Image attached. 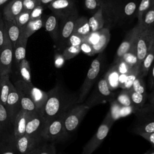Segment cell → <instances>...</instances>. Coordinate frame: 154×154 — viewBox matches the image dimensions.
I'll list each match as a JSON object with an SVG mask.
<instances>
[{
	"instance_id": "obj_1",
	"label": "cell",
	"mask_w": 154,
	"mask_h": 154,
	"mask_svg": "<svg viewBox=\"0 0 154 154\" xmlns=\"http://www.w3.org/2000/svg\"><path fill=\"white\" fill-rule=\"evenodd\" d=\"M48 93V99L41 111L46 122L64 115L77 103L78 93L66 89L60 84H57Z\"/></svg>"
},
{
	"instance_id": "obj_2",
	"label": "cell",
	"mask_w": 154,
	"mask_h": 154,
	"mask_svg": "<svg viewBox=\"0 0 154 154\" xmlns=\"http://www.w3.org/2000/svg\"><path fill=\"white\" fill-rule=\"evenodd\" d=\"M103 61L102 52L99 53L97 57L93 60L88 69L87 76L78 91L77 103H83L87 97L90 91L96 81L99 78Z\"/></svg>"
},
{
	"instance_id": "obj_3",
	"label": "cell",
	"mask_w": 154,
	"mask_h": 154,
	"mask_svg": "<svg viewBox=\"0 0 154 154\" xmlns=\"http://www.w3.org/2000/svg\"><path fill=\"white\" fill-rule=\"evenodd\" d=\"M90 109L83 102L73 105L66 112L63 122L67 137L77 129Z\"/></svg>"
},
{
	"instance_id": "obj_4",
	"label": "cell",
	"mask_w": 154,
	"mask_h": 154,
	"mask_svg": "<svg viewBox=\"0 0 154 154\" xmlns=\"http://www.w3.org/2000/svg\"><path fill=\"white\" fill-rule=\"evenodd\" d=\"M137 26V31L135 40L137 51V64L141 65L154 40L153 26L142 28Z\"/></svg>"
},
{
	"instance_id": "obj_5",
	"label": "cell",
	"mask_w": 154,
	"mask_h": 154,
	"mask_svg": "<svg viewBox=\"0 0 154 154\" xmlns=\"http://www.w3.org/2000/svg\"><path fill=\"white\" fill-rule=\"evenodd\" d=\"M114 99H115V94L109 89L103 76L97 82L95 88L84 103L91 109L97 105L109 102Z\"/></svg>"
},
{
	"instance_id": "obj_6",
	"label": "cell",
	"mask_w": 154,
	"mask_h": 154,
	"mask_svg": "<svg viewBox=\"0 0 154 154\" xmlns=\"http://www.w3.org/2000/svg\"><path fill=\"white\" fill-rule=\"evenodd\" d=\"M13 85L18 91L23 93L32 100L38 111L41 113L48 99V92L35 87L32 82H28L22 79L17 80Z\"/></svg>"
},
{
	"instance_id": "obj_7",
	"label": "cell",
	"mask_w": 154,
	"mask_h": 154,
	"mask_svg": "<svg viewBox=\"0 0 154 154\" xmlns=\"http://www.w3.org/2000/svg\"><path fill=\"white\" fill-rule=\"evenodd\" d=\"M114 123L108 111L96 133L83 147L81 154H91L94 152L103 141Z\"/></svg>"
},
{
	"instance_id": "obj_8",
	"label": "cell",
	"mask_w": 154,
	"mask_h": 154,
	"mask_svg": "<svg viewBox=\"0 0 154 154\" xmlns=\"http://www.w3.org/2000/svg\"><path fill=\"white\" fill-rule=\"evenodd\" d=\"M64 114L46 122L41 134L42 140L53 143L67 137L63 122Z\"/></svg>"
},
{
	"instance_id": "obj_9",
	"label": "cell",
	"mask_w": 154,
	"mask_h": 154,
	"mask_svg": "<svg viewBox=\"0 0 154 154\" xmlns=\"http://www.w3.org/2000/svg\"><path fill=\"white\" fill-rule=\"evenodd\" d=\"M78 17V12L76 8L67 17L61 20V23L59 27V37L57 43L58 48L63 49L66 46L67 40L73 32L75 24Z\"/></svg>"
},
{
	"instance_id": "obj_10",
	"label": "cell",
	"mask_w": 154,
	"mask_h": 154,
	"mask_svg": "<svg viewBox=\"0 0 154 154\" xmlns=\"http://www.w3.org/2000/svg\"><path fill=\"white\" fill-rule=\"evenodd\" d=\"M13 60V47L6 34L4 43L0 48V76L10 74L12 70Z\"/></svg>"
},
{
	"instance_id": "obj_11",
	"label": "cell",
	"mask_w": 154,
	"mask_h": 154,
	"mask_svg": "<svg viewBox=\"0 0 154 154\" xmlns=\"http://www.w3.org/2000/svg\"><path fill=\"white\" fill-rule=\"evenodd\" d=\"M47 7L59 20L66 18L76 8L75 0H54Z\"/></svg>"
},
{
	"instance_id": "obj_12",
	"label": "cell",
	"mask_w": 154,
	"mask_h": 154,
	"mask_svg": "<svg viewBox=\"0 0 154 154\" xmlns=\"http://www.w3.org/2000/svg\"><path fill=\"white\" fill-rule=\"evenodd\" d=\"M45 123L46 121L40 112L32 113L26 123L25 134L42 140L41 134Z\"/></svg>"
},
{
	"instance_id": "obj_13",
	"label": "cell",
	"mask_w": 154,
	"mask_h": 154,
	"mask_svg": "<svg viewBox=\"0 0 154 154\" xmlns=\"http://www.w3.org/2000/svg\"><path fill=\"white\" fill-rule=\"evenodd\" d=\"M137 116L138 121L134 128V133L140 135L154 132V111H148Z\"/></svg>"
},
{
	"instance_id": "obj_14",
	"label": "cell",
	"mask_w": 154,
	"mask_h": 154,
	"mask_svg": "<svg viewBox=\"0 0 154 154\" xmlns=\"http://www.w3.org/2000/svg\"><path fill=\"white\" fill-rule=\"evenodd\" d=\"M137 31V26L131 29L126 35L123 42L119 46L114 61V64H117L123 57L134 46Z\"/></svg>"
},
{
	"instance_id": "obj_15",
	"label": "cell",
	"mask_w": 154,
	"mask_h": 154,
	"mask_svg": "<svg viewBox=\"0 0 154 154\" xmlns=\"http://www.w3.org/2000/svg\"><path fill=\"white\" fill-rule=\"evenodd\" d=\"M5 106L13 124L15 117L21 110L19 95L13 84L11 85Z\"/></svg>"
},
{
	"instance_id": "obj_16",
	"label": "cell",
	"mask_w": 154,
	"mask_h": 154,
	"mask_svg": "<svg viewBox=\"0 0 154 154\" xmlns=\"http://www.w3.org/2000/svg\"><path fill=\"white\" fill-rule=\"evenodd\" d=\"M16 145L19 154H28L39 145L41 140L37 139L26 134L15 138Z\"/></svg>"
},
{
	"instance_id": "obj_17",
	"label": "cell",
	"mask_w": 154,
	"mask_h": 154,
	"mask_svg": "<svg viewBox=\"0 0 154 154\" xmlns=\"http://www.w3.org/2000/svg\"><path fill=\"white\" fill-rule=\"evenodd\" d=\"M31 114L21 109L15 117L13 123V131L15 138H17L25 134L26 123Z\"/></svg>"
},
{
	"instance_id": "obj_18",
	"label": "cell",
	"mask_w": 154,
	"mask_h": 154,
	"mask_svg": "<svg viewBox=\"0 0 154 154\" xmlns=\"http://www.w3.org/2000/svg\"><path fill=\"white\" fill-rule=\"evenodd\" d=\"M28 38H26L24 34L23 29L20 28V34L19 37L16 43V45L13 49V59L15 65L17 67L19 63L24 58L26 55V48L28 42Z\"/></svg>"
},
{
	"instance_id": "obj_19",
	"label": "cell",
	"mask_w": 154,
	"mask_h": 154,
	"mask_svg": "<svg viewBox=\"0 0 154 154\" xmlns=\"http://www.w3.org/2000/svg\"><path fill=\"white\" fill-rule=\"evenodd\" d=\"M23 10V0H11L4 8L3 19L5 20L15 19Z\"/></svg>"
},
{
	"instance_id": "obj_20",
	"label": "cell",
	"mask_w": 154,
	"mask_h": 154,
	"mask_svg": "<svg viewBox=\"0 0 154 154\" xmlns=\"http://www.w3.org/2000/svg\"><path fill=\"white\" fill-rule=\"evenodd\" d=\"M0 154H19L13 133L4 135L0 141Z\"/></svg>"
},
{
	"instance_id": "obj_21",
	"label": "cell",
	"mask_w": 154,
	"mask_h": 154,
	"mask_svg": "<svg viewBox=\"0 0 154 154\" xmlns=\"http://www.w3.org/2000/svg\"><path fill=\"white\" fill-rule=\"evenodd\" d=\"M59 19L54 14L48 16L45 22L46 31L49 34L55 43H58L59 37Z\"/></svg>"
},
{
	"instance_id": "obj_22",
	"label": "cell",
	"mask_w": 154,
	"mask_h": 154,
	"mask_svg": "<svg viewBox=\"0 0 154 154\" xmlns=\"http://www.w3.org/2000/svg\"><path fill=\"white\" fill-rule=\"evenodd\" d=\"M98 32V38L94 44L92 45L94 54L103 52L108 45L110 40V31L108 28H103Z\"/></svg>"
},
{
	"instance_id": "obj_23",
	"label": "cell",
	"mask_w": 154,
	"mask_h": 154,
	"mask_svg": "<svg viewBox=\"0 0 154 154\" xmlns=\"http://www.w3.org/2000/svg\"><path fill=\"white\" fill-rule=\"evenodd\" d=\"M91 32L88 23V19L84 16L78 17L76 20L72 34L82 37V38H86L88 37Z\"/></svg>"
},
{
	"instance_id": "obj_24",
	"label": "cell",
	"mask_w": 154,
	"mask_h": 154,
	"mask_svg": "<svg viewBox=\"0 0 154 154\" xmlns=\"http://www.w3.org/2000/svg\"><path fill=\"white\" fill-rule=\"evenodd\" d=\"M138 5L135 1H129L123 4H120L119 22L132 17L135 13H137Z\"/></svg>"
},
{
	"instance_id": "obj_25",
	"label": "cell",
	"mask_w": 154,
	"mask_h": 154,
	"mask_svg": "<svg viewBox=\"0 0 154 154\" xmlns=\"http://www.w3.org/2000/svg\"><path fill=\"white\" fill-rule=\"evenodd\" d=\"M4 20L7 34L14 49L20 34V28L17 26L15 19L10 20Z\"/></svg>"
},
{
	"instance_id": "obj_26",
	"label": "cell",
	"mask_w": 154,
	"mask_h": 154,
	"mask_svg": "<svg viewBox=\"0 0 154 154\" xmlns=\"http://www.w3.org/2000/svg\"><path fill=\"white\" fill-rule=\"evenodd\" d=\"M119 75L117 64H114L106 73L104 77L109 89L112 91L119 87Z\"/></svg>"
},
{
	"instance_id": "obj_27",
	"label": "cell",
	"mask_w": 154,
	"mask_h": 154,
	"mask_svg": "<svg viewBox=\"0 0 154 154\" xmlns=\"http://www.w3.org/2000/svg\"><path fill=\"white\" fill-rule=\"evenodd\" d=\"M12 84L10 81V75L0 76V102L4 106L6 105Z\"/></svg>"
},
{
	"instance_id": "obj_28",
	"label": "cell",
	"mask_w": 154,
	"mask_h": 154,
	"mask_svg": "<svg viewBox=\"0 0 154 154\" xmlns=\"http://www.w3.org/2000/svg\"><path fill=\"white\" fill-rule=\"evenodd\" d=\"M88 23L92 32H95L104 28V18L101 8L95 11L93 15L88 19Z\"/></svg>"
},
{
	"instance_id": "obj_29",
	"label": "cell",
	"mask_w": 154,
	"mask_h": 154,
	"mask_svg": "<svg viewBox=\"0 0 154 154\" xmlns=\"http://www.w3.org/2000/svg\"><path fill=\"white\" fill-rule=\"evenodd\" d=\"M13 126L5 106L0 102V133L2 135L10 134L9 130Z\"/></svg>"
},
{
	"instance_id": "obj_30",
	"label": "cell",
	"mask_w": 154,
	"mask_h": 154,
	"mask_svg": "<svg viewBox=\"0 0 154 154\" xmlns=\"http://www.w3.org/2000/svg\"><path fill=\"white\" fill-rule=\"evenodd\" d=\"M153 60H154V40L141 64L140 72L139 75L140 76L143 78L144 76L147 75Z\"/></svg>"
},
{
	"instance_id": "obj_31",
	"label": "cell",
	"mask_w": 154,
	"mask_h": 154,
	"mask_svg": "<svg viewBox=\"0 0 154 154\" xmlns=\"http://www.w3.org/2000/svg\"><path fill=\"white\" fill-rule=\"evenodd\" d=\"M43 25V19L41 17H39L34 20H29V22L23 27L24 34L26 38H29L37 31L39 30Z\"/></svg>"
},
{
	"instance_id": "obj_32",
	"label": "cell",
	"mask_w": 154,
	"mask_h": 154,
	"mask_svg": "<svg viewBox=\"0 0 154 154\" xmlns=\"http://www.w3.org/2000/svg\"><path fill=\"white\" fill-rule=\"evenodd\" d=\"M17 67L20 79L23 80L28 82H31V68L29 61L26 59H23L19 64Z\"/></svg>"
},
{
	"instance_id": "obj_33",
	"label": "cell",
	"mask_w": 154,
	"mask_h": 154,
	"mask_svg": "<svg viewBox=\"0 0 154 154\" xmlns=\"http://www.w3.org/2000/svg\"><path fill=\"white\" fill-rule=\"evenodd\" d=\"M17 92L20 97L21 109H23L29 113H35L36 112H39L34 103L29 97H28L25 94L20 91H17Z\"/></svg>"
},
{
	"instance_id": "obj_34",
	"label": "cell",
	"mask_w": 154,
	"mask_h": 154,
	"mask_svg": "<svg viewBox=\"0 0 154 154\" xmlns=\"http://www.w3.org/2000/svg\"><path fill=\"white\" fill-rule=\"evenodd\" d=\"M129 96L132 101V105L135 107L141 109L145 106V102L148 97L147 94H143L137 93L131 88L128 90Z\"/></svg>"
},
{
	"instance_id": "obj_35",
	"label": "cell",
	"mask_w": 154,
	"mask_h": 154,
	"mask_svg": "<svg viewBox=\"0 0 154 154\" xmlns=\"http://www.w3.org/2000/svg\"><path fill=\"white\" fill-rule=\"evenodd\" d=\"M140 68H141V65H138L136 64L135 66H132L130 69V70L127 73L126 79L123 85L122 89L129 90V88H131L134 81L140 75Z\"/></svg>"
},
{
	"instance_id": "obj_36",
	"label": "cell",
	"mask_w": 154,
	"mask_h": 154,
	"mask_svg": "<svg viewBox=\"0 0 154 154\" xmlns=\"http://www.w3.org/2000/svg\"><path fill=\"white\" fill-rule=\"evenodd\" d=\"M154 22V4L144 13L140 22L137 25L142 28L153 26Z\"/></svg>"
},
{
	"instance_id": "obj_37",
	"label": "cell",
	"mask_w": 154,
	"mask_h": 154,
	"mask_svg": "<svg viewBox=\"0 0 154 154\" xmlns=\"http://www.w3.org/2000/svg\"><path fill=\"white\" fill-rule=\"evenodd\" d=\"M28 154H56V149L53 143L38 145Z\"/></svg>"
},
{
	"instance_id": "obj_38",
	"label": "cell",
	"mask_w": 154,
	"mask_h": 154,
	"mask_svg": "<svg viewBox=\"0 0 154 154\" xmlns=\"http://www.w3.org/2000/svg\"><path fill=\"white\" fill-rule=\"evenodd\" d=\"M154 4V0H141L138 5L137 16L139 23L144 13Z\"/></svg>"
},
{
	"instance_id": "obj_39",
	"label": "cell",
	"mask_w": 154,
	"mask_h": 154,
	"mask_svg": "<svg viewBox=\"0 0 154 154\" xmlns=\"http://www.w3.org/2000/svg\"><path fill=\"white\" fill-rule=\"evenodd\" d=\"M81 52L80 46H67L63 49L61 53L65 60H69L76 57Z\"/></svg>"
},
{
	"instance_id": "obj_40",
	"label": "cell",
	"mask_w": 154,
	"mask_h": 154,
	"mask_svg": "<svg viewBox=\"0 0 154 154\" xmlns=\"http://www.w3.org/2000/svg\"><path fill=\"white\" fill-rule=\"evenodd\" d=\"M122 59L125 61L131 67L137 64V51L135 46V43L133 48L128 52H127Z\"/></svg>"
},
{
	"instance_id": "obj_41",
	"label": "cell",
	"mask_w": 154,
	"mask_h": 154,
	"mask_svg": "<svg viewBox=\"0 0 154 154\" xmlns=\"http://www.w3.org/2000/svg\"><path fill=\"white\" fill-rule=\"evenodd\" d=\"M116 99L122 106L132 105V101L129 91L127 89H122Z\"/></svg>"
},
{
	"instance_id": "obj_42",
	"label": "cell",
	"mask_w": 154,
	"mask_h": 154,
	"mask_svg": "<svg viewBox=\"0 0 154 154\" xmlns=\"http://www.w3.org/2000/svg\"><path fill=\"white\" fill-rule=\"evenodd\" d=\"M31 11L23 10L22 12L18 14L15 18L17 26L20 28L25 26L30 20Z\"/></svg>"
},
{
	"instance_id": "obj_43",
	"label": "cell",
	"mask_w": 154,
	"mask_h": 154,
	"mask_svg": "<svg viewBox=\"0 0 154 154\" xmlns=\"http://www.w3.org/2000/svg\"><path fill=\"white\" fill-rule=\"evenodd\" d=\"M109 103L110 109L109 111L112 119L115 122L120 119V111L122 105L117 101L116 99L109 102Z\"/></svg>"
},
{
	"instance_id": "obj_44",
	"label": "cell",
	"mask_w": 154,
	"mask_h": 154,
	"mask_svg": "<svg viewBox=\"0 0 154 154\" xmlns=\"http://www.w3.org/2000/svg\"><path fill=\"white\" fill-rule=\"evenodd\" d=\"M131 88L137 93L143 94H147L143 77L140 76V75H138V76L134 81Z\"/></svg>"
},
{
	"instance_id": "obj_45",
	"label": "cell",
	"mask_w": 154,
	"mask_h": 154,
	"mask_svg": "<svg viewBox=\"0 0 154 154\" xmlns=\"http://www.w3.org/2000/svg\"><path fill=\"white\" fill-rule=\"evenodd\" d=\"M80 48H81V51H82L83 53H84L87 55L92 56L95 55L93 46H92V44L89 41L88 37L84 39V40L80 45Z\"/></svg>"
},
{
	"instance_id": "obj_46",
	"label": "cell",
	"mask_w": 154,
	"mask_h": 154,
	"mask_svg": "<svg viewBox=\"0 0 154 154\" xmlns=\"http://www.w3.org/2000/svg\"><path fill=\"white\" fill-rule=\"evenodd\" d=\"M84 38H82V37H80V36L77 35L76 34H72L67 40L66 46H70V45H72V46H80V45L81 44V43L82 42V41L84 40Z\"/></svg>"
},
{
	"instance_id": "obj_47",
	"label": "cell",
	"mask_w": 154,
	"mask_h": 154,
	"mask_svg": "<svg viewBox=\"0 0 154 154\" xmlns=\"http://www.w3.org/2000/svg\"><path fill=\"white\" fill-rule=\"evenodd\" d=\"M40 5V0H23V9L32 11L34 8Z\"/></svg>"
},
{
	"instance_id": "obj_48",
	"label": "cell",
	"mask_w": 154,
	"mask_h": 154,
	"mask_svg": "<svg viewBox=\"0 0 154 154\" xmlns=\"http://www.w3.org/2000/svg\"><path fill=\"white\" fill-rule=\"evenodd\" d=\"M85 8L90 11H96L99 8V5L96 0H84Z\"/></svg>"
},
{
	"instance_id": "obj_49",
	"label": "cell",
	"mask_w": 154,
	"mask_h": 154,
	"mask_svg": "<svg viewBox=\"0 0 154 154\" xmlns=\"http://www.w3.org/2000/svg\"><path fill=\"white\" fill-rule=\"evenodd\" d=\"M43 9H44V7L42 5H39L35 8H34L31 11L30 20H34L39 17H41Z\"/></svg>"
},
{
	"instance_id": "obj_50",
	"label": "cell",
	"mask_w": 154,
	"mask_h": 154,
	"mask_svg": "<svg viewBox=\"0 0 154 154\" xmlns=\"http://www.w3.org/2000/svg\"><path fill=\"white\" fill-rule=\"evenodd\" d=\"M117 69L120 74H125L127 73L130 69L131 68L125 61H123L122 59L120 60L117 64Z\"/></svg>"
},
{
	"instance_id": "obj_51",
	"label": "cell",
	"mask_w": 154,
	"mask_h": 154,
	"mask_svg": "<svg viewBox=\"0 0 154 154\" xmlns=\"http://www.w3.org/2000/svg\"><path fill=\"white\" fill-rule=\"evenodd\" d=\"M6 34L4 20L3 19L0 18V48H1L4 43Z\"/></svg>"
},
{
	"instance_id": "obj_52",
	"label": "cell",
	"mask_w": 154,
	"mask_h": 154,
	"mask_svg": "<svg viewBox=\"0 0 154 154\" xmlns=\"http://www.w3.org/2000/svg\"><path fill=\"white\" fill-rule=\"evenodd\" d=\"M147 141H148L152 146L154 149V132L150 133H144L139 135Z\"/></svg>"
},
{
	"instance_id": "obj_53",
	"label": "cell",
	"mask_w": 154,
	"mask_h": 154,
	"mask_svg": "<svg viewBox=\"0 0 154 154\" xmlns=\"http://www.w3.org/2000/svg\"><path fill=\"white\" fill-rule=\"evenodd\" d=\"M64 58L62 54H58L55 57V66L57 68L61 67L64 63Z\"/></svg>"
},
{
	"instance_id": "obj_54",
	"label": "cell",
	"mask_w": 154,
	"mask_h": 154,
	"mask_svg": "<svg viewBox=\"0 0 154 154\" xmlns=\"http://www.w3.org/2000/svg\"><path fill=\"white\" fill-rule=\"evenodd\" d=\"M148 99L149 100V106L151 108L152 111H154V89L153 91L149 94L148 96Z\"/></svg>"
},
{
	"instance_id": "obj_55",
	"label": "cell",
	"mask_w": 154,
	"mask_h": 154,
	"mask_svg": "<svg viewBox=\"0 0 154 154\" xmlns=\"http://www.w3.org/2000/svg\"><path fill=\"white\" fill-rule=\"evenodd\" d=\"M150 88H153L154 87V66L152 69V73H151V78H150Z\"/></svg>"
},
{
	"instance_id": "obj_56",
	"label": "cell",
	"mask_w": 154,
	"mask_h": 154,
	"mask_svg": "<svg viewBox=\"0 0 154 154\" xmlns=\"http://www.w3.org/2000/svg\"><path fill=\"white\" fill-rule=\"evenodd\" d=\"M40 5H42L44 7H47L48 5L54 0H40Z\"/></svg>"
},
{
	"instance_id": "obj_57",
	"label": "cell",
	"mask_w": 154,
	"mask_h": 154,
	"mask_svg": "<svg viewBox=\"0 0 154 154\" xmlns=\"http://www.w3.org/2000/svg\"><path fill=\"white\" fill-rule=\"evenodd\" d=\"M96 1L98 2L99 7H100L101 5H102L103 4H104L105 2H106L108 0H96Z\"/></svg>"
},
{
	"instance_id": "obj_58",
	"label": "cell",
	"mask_w": 154,
	"mask_h": 154,
	"mask_svg": "<svg viewBox=\"0 0 154 154\" xmlns=\"http://www.w3.org/2000/svg\"><path fill=\"white\" fill-rule=\"evenodd\" d=\"M10 0H0V7L2 6L4 4H5L7 2L9 1Z\"/></svg>"
},
{
	"instance_id": "obj_59",
	"label": "cell",
	"mask_w": 154,
	"mask_h": 154,
	"mask_svg": "<svg viewBox=\"0 0 154 154\" xmlns=\"http://www.w3.org/2000/svg\"><path fill=\"white\" fill-rule=\"evenodd\" d=\"M146 154H154V149L152 150H149Z\"/></svg>"
},
{
	"instance_id": "obj_60",
	"label": "cell",
	"mask_w": 154,
	"mask_h": 154,
	"mask_svg": "<svg viewBox=\"0 0 154 154\" xmlns=\"http://www.w3.org/2000/svg\"><path fill=\"white\" fill-rule=\"evenodd\" d=\"M4 135H2V134H1V133H0V141H1V138H2V137L4 136Z\"/></svg>"
},
{
	"instance_id": "obj_61",
	"label": "cell",
	"mask_w": 154,
	"mask_h": 154,
	"mask_svg": "<svg viewBox=\"0 0 154 154\" xmlns=\"http://www.w3.org/2000/svg\"><path fill=\"white\" fill-rule=\"evenodd\" d=\"M147 151H148V150H147ZM147 151H146V152H144V153H143V154H146V153H147Z\"/></svg>"
},
{
	"instance_id": "obj_62",
	"label": "cell",
	"mask_w": 154,
	"mask_h": 154,
	"mask_svg": "<svg viewBox=\"0 0 154 154\" xmlns=\"http://www.w3.org/2000/svg\"><path fill=\"white\" fill-rule=\"evenodd\" d=\"M153 26H154V22H153Z\"/></svg>"
}]
</instances>
